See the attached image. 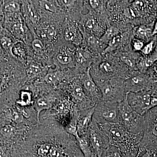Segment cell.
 Wrapping results in <instances>:
<instances>
[{
	"label": "cell",
	"instance_id": "obj_4",
	"mask_svg": "<svg viewBox=\"0 0 157 157\" xmlns=\"http://www.w3.org/2000/svg\"><path fill=\"white\" fill-rule=\"evenodd\" d=\"M119 124L128 132L135 134H143L144 117L134 111L128 104L127 94L123 101L118 103Z\"/></svg>",
	"mask_w": 157,
	"mask_h": 157
},
{
	"label": "cell",
	"instance_id": "obj_25",
	"mask_svg": "<svg viewBox=\"0 0 157 157\" xmlns=\"http://www.w3.org/2000/svg\"><path fill=\"white\" fill-rule=\"evenodd\" d=\"M76 30L73 28L70 27L65 31V39L67 41H72L76 36Z\"/></svg>",
	"mask_w": 157,
	"mask_h": 157
},
{
	"label": "cell",
	"instance_id": "obj_30",
	"mask_svg": "<svg viewBox=\"0 0 157 157\" xmlns=\"http://www.w3.org/2000/svg\"><path fill=\"white\" fill-rule=\"evenodd\" d=\"M157 149H148L138 157H157Z\"/></svg>",
	"mask_w": 157,
	"mask_h": 157
},
{
	"label": "cell",
	"instance_id": "obj_37",
	"mask_svg": "<svg viewBox=\"0 0 157 157\" xmlns=\"http://www.w3.org/2000/svg\"><path fill=\"white\" fill-rule=\"evenodd\" d=\"M157 59L155 58H148L147 59H146L145 61V66L146 67H149L151 66L154 63L155 60H156Z\"/></svg>",
	"mask_w": 157,
	"mask_h": 157
},
{
	"label": "cell",
	"instance_id": "obj_16",
	"mask_svg": "<svg viewBox=\"0 0 157 157\" xmlns=\"http://www.w3.org/2000/svg\"><path fill=\"white\" fill-rule=\"evenodd\" d=\"M101 157H123L120 151L116 147L109 145Z\"/></svg>",
	"mask_w": 157,
	"mask_h": 157
},
{
	"label": "cell",
	"instance_id": "obj_42",
	"mask_svg": "<svg viewBox=\"0 0 157 157\" xmlns=\"http://www.w3.org/2000/svg\"><path fill=\"white\" fill-rule=\"evenodd\" d=\"M157 23H156L155 26V27L154 28V31H153L152 33V35H154L155 34H156L157 33Z\"/></svg>",
	"mask_w": 157,
	"mask_h": 157
},
{
	"label": "cell",
	"instance_id": "obj_12",
	"mask_svg": "<svg viewBox=\"0 0 157 157\" xmlns=\"http://www.w3.org/2000/svg\"><path fill=\"white\" fill-rule=\"evenodd\" d=\"M78 148L83 155V157H95L92 148L86 136H79L77 134L75 136Z\"/></svg>",
	"mask_w": 157,
	"mask_h": 157
},
{
	"label": "cell",
	"instance_id": "obj_38",
	"mask_svg": "<svg viewBox=\"0 0 157 157\" xmlns=\"http://www.w3.org/2000/svg\"><path fill=\"white\" fill-rule=\"evenodd\" d=\"M100 1H90V5L94 9H97L100 6Z\"/></svg>",
	"mask_w": 157,
	"mask_h": 157
},
{
	"label": "cell",
	"instance_id": "obj_26",
	"mask_svg": "<svg viewBox=\"0 0 157 157\" xmlns=\"http://www.w3.org/2000/svg\"><path fill=\"white\" fill-rule=\"evenodd\" d=\"M57 59L58 61L62 64H67L69 63L71 60L70 56L65 53L59 54L57 56Z\"/></svg>",
	"mask_w": 157,
	"mask_h": 157
},
{
	"label": "cell",
	"instance_id": "obj_35",
	"mask_svg": "<svg viewBox=\"0 0 157 157\" xmlns=\"http://www.w3.org/2000/svg\"><path fill=\"white\" fill-rule=\"evenodd\" d=\"M144 44L143 42L140 40H137L134 43V47L135 50L139 51L142 49L143 48Z\"/></svg>",
	"mask_w": 157,
	"mask_h": 157
},
{
	"label": "cell",
	"instance_id": "obj_21",
	"mask_svg": "<svg viewBox=\"0 0 157 157\" xmlns=\"http://www.w3.org/2000/svg\"><path fill=\"white\" fill-rule=\"evenodd\" d=\"M117 29L115 28L111 27L107 29L106 31V33H105L104 36H103V39L104 40H110L117 36Z\"/></svg>",
	"mask_w": 157,
	"mask_h": 157
},
{
	"label": "cell",
	"instance_id": "obj_33",
	"mask_svg": "<svg viewBox=\"0 0 157 157\" xmlns=\"http://www.w3.org/2000/svg\"><path fill=\"white\" fill-rule=\"evenodd\" d=\"M137 33L138 36L141 38H145L148 34L147 29L143 27H140L137 30Z\"/></svg>",
	"mask_w": 157,
	"mask_h": 157
},
{
	"label": "cell",
	"instance_id": "obj_10",
	"mask_svg": "<svg viewBox=\"0 0 157 157\" xmlns=\"http://www.w3.org/2000/svg\"><path fill=\"white\" fill-rule=\"evenodd\" d=\"M94 108L79 111V116L77 123V133L79 136L86 135L88 130L92 121Z\"/></svg>",
	"mask_w": 157,
	"mask_h": 157
},
{
	"label": "cell",
	"instance_id": "obj_39",
	"mask_svg": "<svg viewBox=\"0 0 157 157\" xmlns=\"http://www.w3.org/2000/svg\"><path fill=\"white\" fill-rule=\"evenodd\" d=\"M29 13L30 16L32 19H36V16L35 15V11H34L33 7H31V6H29Z\"/></svg>",
	"mask_w": 157,
	"mask_h": 157
},
{
	"label": "cell",
	"instance_id": "obj_1",
	"mask_svg": "<svg viewBox=\"0 0 157 157\" xmlns=\"http://www.w3.org/2000/svg\"><path fill=\"white\" fill-rule=\"evenodd\" d=\"M11 157H83L75 137L59 124L50 142L15 148Z\"/></svg>",
	"mask_w": 157,
	"mask_h": 157
},
{
	"label": "cell",
	"instance_id": "obj_40",
	"mask_svg": "<svg viewBox=\"0 0 157 157\" xmlns=\"http://www.w3.org/2000/svg\"><path fill=\"white\" fill-rule=\"evenodd\" d=\"M6 82V79L5 78L2 76L0 75V92L3 89Z\"/></svg>",
	"mask_w": 157,
	"mask_h": 157
},
{
	"label": "cell",
	"instance_id": "obj_11",
	"mask_svg": "<svg viewBox=\"0 0 157 157\" xmlns=\"http://www.w3.org/2000/svg\"><path fill=\"white\" fill-rule=\"evenodd\" d=\"M79 116V110L75 105L73 104V109L67 124L64 127L65 131L69 135L75 137L78 134L77 133V123Z\"/></svg>",
	"mask_w": 157,
	"mask_h": 157
},
{
	"label": "cell",
	"instance_id": "obj_15",
	"mask_svg": "<svg viewBox=\"0 0 157 157\" xmlns=\"http://www.w3.org/2000/svg\"><path fill=\"white\" fill-rule=\"evenodd\" d=\"M7 114L9 119L11 120L12 121L14 122L15 123H22L24 121L23 116L18 110L10 109Z\"/></svg>",
	"mask_w": 157,
	"mask_h": 157
},
{
	"label": "cell",
	"instance_id": "obj_24",
	"mask_svg": "<svg viewBox=\"0 0 157 157\" xmlns=\"http://www.w3.org/2000/svg\"><path fill=\"white\" fill-rule=\"evenodd\" d=\"M2 46L6 50L11 52V48L13 44L10 38L7 37H3L0 40Z\"/></svg>",
	"mask_w": 157,
	"mask_h": 157
},
{
	"label": "cell",
	"instance_id": "obj_31",
	"mask_svg": "<svg viewBox=\"0 0 157 157\" xmlns=\"http://www.w3.org/2000/svg\"><path fill=\"white\" fill-rule=\"evenodd\" d=\"M100 68L104 72L106 73H110L113 72V69L111 65L107 62L102 63L100 66Z\"/></svg>",
	"mask_w": 157,
	"mask_h": 157
},
{
	"label": "cell",
	"instance_id": "obj_9",
	"mask_svg": "<svg viewBox=\"0 0 157 157\" xmlns=\"http://www.w3.org/2000/svg\"><path fill=\"white\" fill-rule=\"evenodd\" d=\"M82 83L85 90L87 93V95L93 102L97 104L98 102L102 101L101 91L90 75V69H88L83 78Z\"/></svg>",
	"mask_w": 157,
	"mask_h": 157
},
{
	"label": "cell",
	"instance_id": "obj_13",
	"mask_svg": "<svg viewBox=\"0 0 157 157\" xmlns=\"http://www.w3.org/2000/svg\"><path fill=\"white\" fill-rule=\"evenodd\" d=\"M53 105V101L48 98L42 97L39 98L36 101L34 108L36 111L37 121L40 123V113L43 110L52 108Z\"/></svg>",
	"mask_w": 157,
	"mask_h": 157
},
{
	"label": "cell",
	"instance_id": "obj_8",
	"mask_svg": "<svg viewBox=\"0 0 157 157\" xmlns=\"http://www.w3.org/2000/svg\"><path fill=\"white\" fill-rule=\"evenodd\" d=\"M155 92L142 91L139 92H127V99L128 104L134 111L140 115H143L151 107L152 96Z\"/></svg>",
	"mask_w": 157,
	"mask_h": 157
},
{
	"label": "cell",
	"instance_id": "obj_23",
	"mask_svg": "<svg viewBox=\"0 0 157 157\" xmlns=\"http://www.w3.org/2000/svg\"><path fill=\"white\" fill-rule=\"evenodd\" d=\"M27 72L29 78H33L40 74L41 70L39 67L33 65L29 68Z\"/></svg>",
	"mask_w": 157,
	"mask_h": 157
},
{
	"label": "cell",
	"instance_id": "obj_32",
	"mask_svg": "<svg viewBox=\"0 0 157 157\" xmlns=\"http://www.w3.org/2000/svg\"><path fill=\"white\" fill-rule=\"evenodd\" d=\"M154 42L151 41V42H150L149 44L145 45L144 47L142 48V52H143L144 54L147 55L150 53L152 51L153 47Z\"/></svg>",
	"mask_w": 157,
	"mask_h": 157
},
{
	"label": "cell",
	"instance_id": "obj_18",
	"mask_svg": "<svg viewBox=\"0 0 157 157\" xmlns=\"http://www.w3.org/2000/svg\"><path fill=\"white\" fill-rule=\"evenodd\" d=\"M32 97L30 93L29 92L23 91L21 94L20 100L17 102L18 104L21 106H27L31 104Z\"/></svg>",
	"mask_w": 157,
	"mask_h": 157
},
{
	"label": "cell",
	"instance_id": "obj_5",
	"mask_svg": "<svg viewBox=\"0 0 157 157\" xmlns=\"http://www.w3.org/2000/svg\"><path fill=\"white\" fill-rule=\"evenodd\" d=\"M102 95V101L119 103L123 101L126 94L124 86L117 80H100L95 81Z\"/></svg>",
	"mask_w": 157,
	"mask_h": 157
},
{
	"label": "cell",
	"instance_id": "obj_6",
	"mask_svg": "<svg viewBox=\"0 0 157 157\" xmlns=\"http://www.w3.org/2000/svg\"><path fill=\"white\" fill-rule=\"evenodd\" d=\"M93 119L98 124L119 123L118 103L101 101L96 104Z\"/></svg>",
	"mask_w": 157,
	"mask_h": 157
},
{
	"label": "cell",
	"instance_id": "obj_14",
	"mask_svg": "<svg viewBox=\"0 0 157 157\" xmlns=\"http://www.w3.org/2000/svg\"><path fill=\"white\" fill-rule=\"evenodd\" d=\"M11 52L14 56L19 58H22L25 56V48L22 43L18 42L15 44H13Z\"/></svg>",
	"mask_w": 157,
	"mask_h": 157
},
{
	"label": "cell",
	"instance_id": "obj_28",
	"mask_svg": "<svg viewBox=\"0 0 157 157\" xmlns=\"http://www.w3.org/2000/svg\"><path fill=\"white\" fill-rule=\"evenodd\" d=\"M121 37L119 36H116L113 37L110 41H109V47L107 49H109V48H110V49H113L117 47L121 42Z\"/></svg>",
	"mask_w": 157,
	"mask_h": 157
},
{
	"label": "cell",
	"instance_id": "obj_19",
	"mask_svg": "<svg viewBox=\"0 0 157 157\" xmlns=\"http://www.w3.org/2000/svg\"><path fill=\"white\" fill-rule=\"evenodd\" d=\"M40 5L42 9L51 12H56L57 9L55 6L50 1H42L40 2Z\"/></svg>",
	"mask_w": 157,
	"mask_h": 157
},
{
	"label": "cell",
	"instance_id": "obj_29",
	"mask_svg": "<svg viewBox=\"0 0 157 157\" xmlns=\"http://www.w3.org/2000/svg\"><path fill=\"white\" fill-rule=\"evenodd\" d=\"M56 32L55 29L52 26L48 27L46 30V36L49 39H52L56 36Z\"/></svg>",
	"mask_w": 157,
	"mask_h": 157
},
{
	"label": "cell",
	"instance_id": "obj_34",
	"mask_svg": "<svg viewBox=\"0 0 157 157\" xmlns=\"http://www.w3.org/2000/svg\"><path fill=\"white\" fill-rule=\"evenodd\" d=\"M86 28L90 30H94V28H96V26H97V23L93 19H90L88 20L86 23Z\"/></svg>",
	"mask_w": 157,
	"mask_h": 157
},
{
	"label": "cell",
	"instance_id": "obj_27",
	"mask_svg": "<svg viewBox=\"0 0 157 157\" xmlns=\"http://www.w3.org/2000/svg\"><path fill=\"white\" fill-rule=\"evenodd\" d=\"M32 46L34 50L36 52H39L42 51L44 48L43 43L41 40L38 39H36L34 40L32 43Z\"/></svg>",
	"mask_w": 157,
	"mask_h": 157
},
{
	"label": "cell",
	"instance_id": "obj_2",
	"mask_svg": "<svg viewBox=\"0 0 157 157\" xmlns=\"http://www.w3.org/2000/svg\"><path fill=\"white\" fill-rule=\"evenodd\" d=\"M105 133L110 145L117 147L123 157H138L141 134L128 132L119 123L98 124Z\"/></svg>",
	"mask_w": 157,
	"mask_h": 157
},
{
	"label": "cell",
	"instance_id": "obj_3",
	"mask_svg": "<svg viewBox=\"0 0 157 157\" xmlns=\"http://www.w3.org/2000/svg\"><path fill=\"white\" fill-rule=\"evenodd\" d=\"M144 127L140 142L138 157L148 149H157V107L144 114Z\"/></svg>",
	"mask_w": 157,
	"mask_h": 157
},
{
	"label": "cell",
	"instance_id": "obj_22",
	"mask_svg": "<svg viewBox=\"0 0 157 157\" xmlns=\"http://www.w3.org/2000/svg\"><path fill=\"white\" fill-rule=\"evenodd\" d=\"M59 77L56 73H49L45 76L44 80L47 83L50 84H55L59 81Z\"/></svg>",
	"mask_w": 157,
	"mask_h": 157
},
{
	"label": "cell",
	"instance_id": "obj_20",
	"mask_svg": "<svg viewBox=\"0 0 157 157\" xmlns=\"http://www.w3.org/2000/svg\"><path fill=\"white\" fill-rule=\"evenodd\" d=\"M19 4L15 2H11L6 4L5 7V11L8 12H17L20 11Z\"/></svg>",
	"mask_w": 157,
	"mask_h": 157
},
{
	"label": "cell",
	"instance_id": "obj_41",
	"mask_svg": "<svg viewBox=\"0 0 157 157\" xmlns=\"http://www.w3.org/2000/svg\"><path fill=\"white\" fill-rule=\"evenodd\" d=\"M123 60L124 61V62H125L129 66H131V67H132V65H133V63H132L131 59L128 58L123 57Z\"/></svg>",
	"mask_w": 157,
	"mask_h": 157
},
{
	"label": "cell",
	"instance_id": "obj_17",
	"mask_svg": "<svg viewBox=\"0 0 157 157\" xmlns=\"http://www.w3.org/2000/svg\"><path fill=\"white\" fill-rule=\"evenodd\" d=\"M17 129L13 125L7 124L1 128L0 132L4 137L10 138L14 137L17 133Z\"/></svg>",
	"mask_w": 157,
	"mask_h": 157
},
{
	"label": "cell",
	"instance_id": "obj_36",
	"mask_svg": "<svg viewBox=\"0 0 157 157\" xmlns=\"http://www.w3.org/2000/svg\"><path fill=\"white\" fill-rule=\"evenodd\" d=\"M135 8L138 10L143 9L144 6V3L142 1H135L133 4Z\"/></svg>",
	"mask_w": 157,
	"mask_h": 157
},
{
	"label": "cell",
	"instance_id": "obj_7",
	"mask_svg": "<svg viewBox=\"0 0 157 157\" xmlns=\"http://www.w3.org/2000/svg\"><path fill=\"white\" fill-rule=\"evenodd\" d=\"M86 136L89 141L95 157H101L110 145L107 135L93 119Z\"/></svg>",
	"mask_w": 157,
	"mask_h": 157
}]
</instances>
